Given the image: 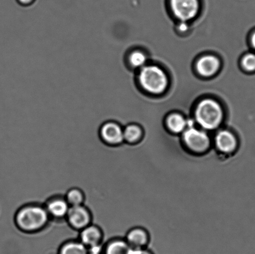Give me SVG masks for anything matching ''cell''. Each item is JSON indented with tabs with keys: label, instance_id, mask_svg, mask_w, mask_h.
I'll use <instances>...</instances> for the list:
<instances>
[{
	"label": "cell",
	"instance_id": "obj_1",
	"mask_svg": "<svg viewBox=\"0 0 255 254\" xmlns=\"http://www.w3.org/2000/svg\"><path fill=\"white\" fill-rule=\"evenodd\" d=\"M50 216L46 208L37 205L24 206L15 215V225L26 233L37 232L45 228Z\"/></svg>",
	"mask_w": 255,
	"mask_h": 254
},
{
	"label": "cell",
	"instance_id": "obj_2",
	"mask_svg": "<svg viewBox=\"0 0 255 254\" xmlns=\"http://www.w3.org/2000/svg\"><path fill=\"white\" fill-rule=\"evenodd\" d=\"M196 117L197 122L202 128L212 130L221 124L223 113L221 107L216 101L206 99L197 106Z\"/></svg>",
	"mask_w": 255,
	"mask_h": 254
},
{
	"label": "cell",
	"instance_id": "obj_3",
	"mask_svg": "<svg viewBox=\"0 0 255 254\" xmlns=\"http://www.w3.org/2000/svg\"><path fill=\"white\" fill-rule=\"evenodd\" d=\"M139 81L143 88L152 93H162L167 84L164 72L155 66L144 67L140 73Z\"/></svg>",
	"mask_w": 255,
	"mask_h": 254
},
{
	"label": "cell",
	"instance_id": "obj_4",
	"mask_svg": "<svg viewBox=\"0 0 255 254\" xmlns=\"http://www.w3.org/2000/svg\"><path fill=\"white\" fill-rule=\"evenodd\" d=\"M183 139L187 148L195 153H204L210 146V139L207 134L195 128H189L185 131Z\"/></svg>",
	"mask_w": 255,
	"mask_h": 254
},
{
	"label": "cell",
	"instance_id": "obj_5",
	"mask_svg": "<svg viewBox=\"0 0 255 254\" xmlns=\"http://www.w3.org/2000/svg\"><path fill=\"white\" fill-rule=\"evenodd\" d=\"M66 218L70 226L76 230L81 231L91 225V213L83 205L71 206Z\"/></svg>",
	"mask_w": 255,
	"mask_h": 254
},
{
	"label": "cell",
	"instance_id": "obj_6",
	"mask_svg": "<svg viewBox=\"0 0 255 254\" xmlns=\"http://www.w3.org/2000/svg\"><path fill=\"white\" fill-rule=\"evenodd\" d=\"M100 136L107 145H121L124 140V130L119 124L114 122H107L100 129Z\"/></svg>",
	"mask_w": 255,
	"mask_h": 254
},
{
	"label": "cell",
	"instance_id": "obj_7",
	"mask_svg": "<svg viewBox=\"0 0 255 254\" xmlns=\"http://www.w3.org/2000/svg\"><path fill=\"white\" fill-rule=\"evenodd\" d=\"M172 10L178 18L189 20L196 16L198 12V0H171Z\"/></svg>",
	"mask_w": 255,
	"mask_h": 254
},
{
	"label": "cell",
	"instance_id": "obj_8",
	"mask_svg": "<svg viewBox=\"0 0 255 254\" xmlns=\"http://www.w3.org/2000/svg\"><path fill=\"white\" fill-rule=\"evenodd\" d=\"M80 233V241L89 250L99 247L103 239V233L98 226L90 225L82 230Z\"/></svg>",
	"mask_w": 255,
	"mask_h": 254
},
{
	"label": "cell",
	"instance_id": "obj_9",
	"mask_svg": "<svg viewBox=\"0 0 255 254\" xmlns=\"http://www.w3.org/2000/svg\"><path fill=\"white\" fill-rule=\"evenodd\" d=\"M45 208L50 217L60 220V219L67 217L71 206L69 205L65 198H56L50 200Z\"/></svg>",
	"mask_w": 255,
	"mask_h": 254
},
{
	"label": "cell",
	"instance_id": "obj_10",
	"mask_svg": "<svg viewBox=\"0 0 255 254\" xmlns=\"http://www.w3.org/2000/svg\"><path fill=\"white\" fill-rule=\"evenodd\" d=\"M216 144L220 151L225 153H231L236 149L237 141L236 137L231 132L221 131L217 134Z\"/></svg>",
	"mask_w": 255,
	"mask_h": 254
},
{
	"label": "cell",
	"instance_id": "obj_11",
	"mask_svg": "<svg viewBox=\"0 0 255 254\" xmlns=\"http://www.w3.org/2000/svg\"><path fill=\"white\" fill-rule=\"evenodd\" d=\"M219 60L214 56L202 57L197 63V68L202 76H211L216 73L219 68Z\"/></svg>",
	"mask_w": 255,
	"mask_h": 254
},
{
	"label": "cell",
	"instance_id": "obj_12",
	"mask_svg": "<svg viewBox=\"0 0 255 254\" xmlns=\"http://www.w3.org/2000/svg\"><path fill=\"white\" fill-rule=\"evenodd\" d=\"M132 251L133 249L127 241L115 240L106 246L104 254H132Z\"/></svg>",
	"mask_w": 255,
	"mask_h": 254
},
{
	"label": "cell",
	"instance_id": "obj_13",
	"mask_svg": "<svg viewBox=\"0 0 255 254\" xmlns=\"http://www.w3.org/2000/svg\"><path fill=\"white\" fill-rule=\"evenodd\" d=\"M147 236L142 229H133L128 233L127 242L132 249H139L146 243Z\"/></svg>",
	"mask_w": 255,
	"mask_h": 254
},
{
	"label": "cell",
	"instance_id": "obj_14",
	"mask_svg": "<svg viewBox=\"0 0 255 254\" xmlns=\"http://www.w3.org/2000/svg\"><path fill=\"white\" fill-rule=\"evenodd\" d=\"M89 250L81 241H70L61 248L59 254H89Z\"/></svg>",
	"mask_w": 255,
	"mask_h": 254
},
{
	"label": "cell",
	"instance_id": "obj_15",
	"mask_svg": "<svg viewBox=\"0 0 255 254\" xmlns=\"http://www.w3.org/2000/svg\"><path fill=\"white\" fill-rule=\"evenodd\" d=\"M167 126L172 132L179 133L186 128V121L183 117L178 114H173L167 120Z\"/></svg>",
	"mask_w": 255,
	"mask_h": 254
},
{
	"label": "cell",
	"instance_id": "obj_16",
	"mask_svg": "<svg viewBox=\"0 0 255 254\" xmlns=\"http://www.w3.org/2000/svg\"><path fill=\"white\" fill-rule=\"evenodd\" d=\"M65 199L71 206H79L83 205L85 195L79 188H73L67 191Z\"/></svg>",
	"mask_w": 255,
	"mask_h": 254
},
{
	"label": "cell",
	"instance_id": "obj_17",
	"mask_svg": "<svg viewBox=\"0 0 255 254\" xmlns=\"http://www.w3.org/2000/svg\"><path fill=\"white\" fill-rule=\"evenodd\" d=\"M124 140L128 143H135L138 141L142 136L141 129L139 126L131 124L124 130Z\"/></svg>",
	"mask_w": 255,
	"mask_h": 254
},
{
	"label": "cell",
	"instance_id": "obj_18",
	"mask_svg": "<svg viewBox=\"0 0 255 254\" xmlns=\"http://www.w3.org/2000/svg\"><path fill=\"white\" fill-rule=\"evenodd\" d=\"M130 64L134 67H139L143 66L146 62V57L141 52L136 51L132 52L129 57Z\"/></svg>",
	"mask_w": 255,
	"mask_h": 254
},
{
	"label": "cell",
	"instance_id": "obj_19",
	"mask_svg": "<svg viewBox=\"0 0 255 254\" xmlns=\"http://www.w3.org/2000/svg\"><path fill=\"white\" fill-rule=\"evenodd\" d=\"M243 66L247 71H255V54H247L243 60Z\"/></svg>",
	"mask_w": 255,
	"mask_h": 254
},
{
	"label": "cell",
	"instance_id": "obj_20",
	"mask_svg": "<svg viewBox=\"0 0 255 254\" xmlns=\"http://www.w3.org/2000/svg\"><path fill=\"white\" fill-rule=\"evenodd\" d=\"M132 254H149L144 251L140 250L139 249H133Z\"/></svg>",
	"mask_w": 255,
	"mask_h": 254
},
{
	"label": "cell",
	"instance_id": "obj_21",
	"mask_svg": "<svg viewBox=\"0 0 255 254\" xmlns=\"http://www.w3.org/2000/svg\"><path fill=\"white\" fill-rule=\"evenodd\" d=\"M18 1L22 4L27 5L31 4L34 0H18Z\"/></svg>",
	"mask_w": 255,
	"mask_h": 254
},
{
	"label": "cell",
	"instance_id": "obj_22",
	"mask_svg": "<svg viewBox=\"0 0 255 254\" xmlns=\"http://www.w3.org/2000/svg\"><path fill=\"white\" fill-rule=\"evenodd\" d=\"M98 249L99 247L91 249V250H89V254H101V253L97 251V250H98Z\"/></svg>",
	"mask_w": 255,
	"mask_h": 254
},
{
	"label": "cell",
	"instance_id": "obj_23",
	"mask_svg": "<svg viewBox=\"0 0 255 254\" xmlns=\"http://www.w3.org/2000/svg\"><path fill=\"white\" fill-rule=\"evenodd\" d=\"M252 45H253V46L255 49V33L253 35V36H252Z\"/></svg>",
	"mask_w": 255,
	"mask_h": 254
}]
</instances>
